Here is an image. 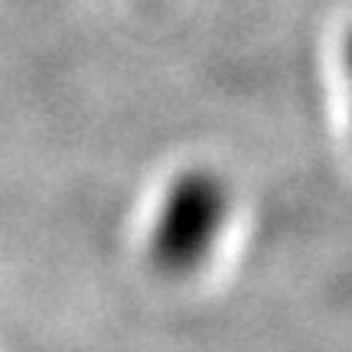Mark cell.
<instances>
[{
	"label": "cell",
	"instance_id": "obj_1",
	"mask_svg": "<svg viewBox=\"0 0 352 352\" xmlns=\"http://www.w3.org/2000/svg\"><path fill=\"white\" fill-rule=\"evenodd\" d=\"M228 215V189L212 173H186L166 189L153 222L151 258L164 274H186L212 252Z\"/></svg>",
	"mask_w": 352,
	"mask_h": 352
}]
</instances>
